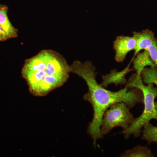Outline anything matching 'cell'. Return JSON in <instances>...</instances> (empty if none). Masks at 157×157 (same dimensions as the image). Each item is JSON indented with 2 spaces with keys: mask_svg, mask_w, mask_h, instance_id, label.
<instances>
[{
  "mask_svg": "<svg viewBox=\"0 0 157 157\" xmlns=\"http://www.w3.org/2000/svg\"><path fill=\"white\" fill-rule=\"evenodd\" d=\"M70 67L71 72L83 78L88 88V92L83 96V99L92 105L94 117L90 123L87 133L92 138L93 145L95 147L97 140L101 138L100 127L106 110L113 104L117 102H123L130 108H132L137 103L143 102V94L140 90L130 88L127 85L117 92L106 89L97 82L95 67L90 61L83 63L75 60Z\"/></svg>",
  "mask_w": 157,
  "mask_h": 157,
  "instance_id": "6da1fadb",
  "label": "cell"
},
{
  "mask_svg": "<svg viewBox=\"0 0 157 157\" xmlns=\"http://www.w3.org/2000/svg\"><path fill=\"white\" fill-rule=\"evenodd\" d=\"M71 72V67L63 57L54 51L44 50L26 60L21 75L31 94L44 97L63 86Z\"/></svg>",
  "mask_w": 157,
  "mask_h": 157,
  "instance_id": "7a4b0ae2",
  "label": "cell"
},
{
  "mask_svg": "<svg viewBox=\"0 0 157 157\" xmlns=\"http://www.w3.org/2000/svg\"><path fill=\"white\" fill-rule=\"evenodd\" d=\"M126 85L130 88H136L141 90L144 104V109L142 114L139 117L134 119L128 128L123 131L125 138L127 139L132 135L135 137H139L143 127L150 123V121L152 119L157 120V109L155 102L157 97V87H155L152 83L145 85L144 84L141 76H137L136 73L130 77Z\"/></svg>",
  "mask_w": 157,
  "mask_h": 157,
  "instance_id": "3957f363",
  "label": "cell"
},
{
  "mask_svg": "<svg viewBox=\"0 0 157 157\" xmlns=\"http://www.w3.org/2000/svg\"><path fill=\"white\" fill-rule=\"evenodd\" d=\"M130 108L123 102H117L113 104L106 110L100 127L101 138L113 128L120 127L123 131L128 128L135 119L130 112Z\"/></svg>",
  "mask_w": 157,
  "mask_h": 157,
  "instance_id": "277c9868",
  "label": "cell"
},
{
  "mask_svg": "<svg viewBox=\"0 0 157 157\" xmlns=\"http://www.w3.org/2000/svg\"><path fill=\"white\" fill-rule=\"evenodd\" d=\"M136 46V39L133 36H118L113 42L116 61L117 63L123 62L129 52L135 50Z\"/></svg>",
  "mask_w": 157,
  "mask_h": 157,
  "instance_id": "5b68a950",
  "label": "cell"
},
{
  "mask_svg": "<svg viewBox=\"0 0 157 157\" xmlns=\"http://www.w3.org/2000/svg\"><path fill=\"white\" fill-rule=\"evenodd\" d=\"M132 62L131 61L130 63L125 68V69L122 71L118 72L117 70L114 69L111 70L109 74L103 75L102 76L103 81L101 84V86L106 88L110 84H114L116 86L126 84L128 81L126 78V76L127 74L132 71H135L134 69L130 68Z\"/></svg>",
  "mask_w": 157,
  "mask_h": 157,
  "instance_id": "8992f818",
  "label": "cell"
},
{
  "mask_svg": "<svg viewBox=\"0 0 157 157\" xmlns=\"http://www.w3.org/2000/svg\"><path fill=\"white\" fill-rule=\"evenodd\" d=\"M133 36L136 41V46L133 58L142 50H147L155 42L156 39L151 31L145 30L141 32H133Z\"/></svg>",
  "mask_w": 157,
  "mask_h": 157,
  "instance_id": "52a82bcc",
  "label": "cell"
},
{
  "mask_svg": "<svg viewBox=\"0 0 157 157\" xmlns=\"http://www.w3.org/2000/svg\"><path fill=\"white\" fill-rule=\"evenodd\" d=\"M131 61L133 62L134 69L136 71L138 76H141L143 70L147 66L150 67H156L152 60L148 51L144 50L143 52H139Z\"/></svg>",
  "mask_w": 157,
  "mask_h": 157,
  "instance_id": "ba28073f",
  "label": "cell"
},
{
  "mask_svg": "<svg viewBox=\"0 0 157 157\" xmlns=\"http://www.w3.org/2000/svg\"><path fill=\"white\" fill-rule=\"evenodd\" d=\"M6 6H0V25L9 38L17 37V31L11 24L8 16Z\"/></svg>",
  "mask_w": 157,
  "mask_h": 157,
  "instance_id": "9c48e42d",
  "label": "cell"
},
{
  "mask_svg": "<svg viewBox=\"0 0 157 157\" xmlns=\"http://www.w3.org/2000/svg\"><path fill=\"white\" fill-rule=\"evenodd\" d=\"M142 81L146 84L153 83L157 86V69L156 67H151L149 68H145L143 70L141 74ZM155 106L157 109V102L155 103Z\"/></svg>",
  "mask_w": 157,
  "mask_h": 157,
  "instance_id": "30bf717a",
  "label": "cell"
},
{
  "mask_svg": "<svg viewBox=\"0 0 157 157\" xmlns=\"http://www.w3.org/2000/svg\"><path fill=\"white\" fill-rule=\"evenodd\" d=\"M121 157H153L151 150L147 147L138 146L125 152Z\"/></svg>",
  "mask_w": 157,
  "mask_h": 157,
  "instance_id": "8fae6325",
  "label": "cell"
},
{
  "mask_svg": "<svg viewBox=\"0 0 157 157\" xmlns=\"http://www.w3.org/2000/svg\"><path fill=\"white\" fill-rule=\"evenodd\" d=\"M144 128L143 139L146 140L149 144L152 142L157 143V127L154 126L149 123Z\"/></svg>",
  "mask_w": 157,
  "mask_h": 157,
  "instance_id": "7c38bea8",
  "label": "cell"
},
{
  "mask_svg": "<svg viewBox=\"0 0 157 157\" xmlns=\"http://www.w3.org/2000/svg\"><path fill=\"white\" fill-rule=\"evenodd\" d=\"M147 50L152 60L157 67V41L155 42Z\"/></svg>",
  "mask_w": 157,
  "mask_h": 157,
  "instance_id": "4fadbf2b",
  "label": "cell"
},
{
  "mask_svg": "<svg viewBox=\"0 0 157 157\" xmlns=\"http://www.w3.org/2000/svg\"><path fill=\"white\" fill-rule=\"evenodd\" d=\"M9 39L8 35L5 33V31L3 30L2 28L0 25V42L4 41L5 40H7Z\"/></svg>",
  "mask_w": 157,
  "mask_h": 157,
  "instance_id": "5bb4252c",
  "label": "cell"
},
{
  "mask_svg": "<svg viewBox=\"0 0 157 157\" xmlns=\"http://www.w3.org/2000/svg\"></svg>",
  "mask_w": 157,
  "mask_h": 157,
  "instance_id": "9a60e30c",
  "label": "cell"
}]
</instances>
